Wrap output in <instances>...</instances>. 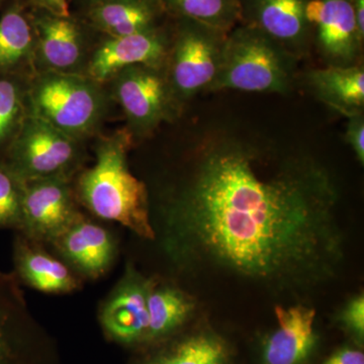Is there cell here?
I'll use <instances>...</instances> for the list:
<instances>
[{"instance_id": "obj_8", "label": "cell", "mask_w": 364, "mask_h": 364, "mask_svg": "<svg viewBox=\"0 0 364 364\" xmlns=\"http://www.w3.org/2000/svg\"><path fill=\"white\" fill-rule=\"evenodd\" d=\"M70 177L25 182L20 233L48 246L82 217Z\"/></svg>"}, {"instance_id": "obj_18", "label": "cell", "mask_w": 364, "mask_h": 364, "mask_svg": "<svg viewBox=\"0 0 364 364\" xmlns=\"http://www.w3.org/2000/svg\"><path fill=\"white\" fill-rule=\"evenodd\" d=\"M35 318L14 272L0 270V364H26Z\"/></svg>"}, {"instance_id": "obj_11", "label": "cell", "mask_w": 364, "mask_h": 364, "mask_svg": "<svg viewBox=\"0 0 364 364\" xmlns=\"http://www.w3.org/2000/svg\"><path fill=\"white\" fill-rule=\"evenodd\" d=\"M47 248L83 282H97L114 268L121 243L111 229L83 215Z\"/></svg>"}, {"instance_id": "obj_17", "label": "cell", "mask_w": 364, "mask_h": 364, "mask_svg": "<svg viewBox=\"0 0 364 364\" xmlns=\"http://www.w3.org/2000/svg\"><path fill=\"white\" fill-rule=\"evenodd\" d=\"M148 289L149 326L143 346L173 336L202 314L200 299L176 280L150 273Z\"/></svg>"}, {"instance_id": "obj_24", "label": "cell", "mask_w": 364, "mask_h": 364, "mask_svg": "<svg viewBox=\"0 0 364 364\" xmlns=\"http://www.w3.org/2000/svg\"><path fill=\"white\" fill-rule=\"evenodd\" d=\"M23 186L9 163L0 161V231L20 230Z\"/></svg>"}, {"instance_id": "obj_27", "label": "cell", "mask_w": 364, "mask_h": 364, "mask_svg": "<svg viewBox=\"0 0 364 364\" xmlns=\"http://www.w3.org/2000/svg\"><path fill=\"white\" fill-rule=\"evenodd\" d=\"M345 140L350 145L354 154L361 165L364 164V114L347 117Z\"/></svg>"}, {"instance_id": "obj_6", "label": "cell", "mask_w": 364, "mask_h": 364, "mask_svg": "<svg viewBox=\"0 0 364 364\" xmlns=\"http://www.w3.org/2000/svg\"><path fill=\"white\" fill-rule=\"evenodd\" d=\"M6 161L23 182L51 177L75 178L82 152L78 140L30 114L23 119Z\"/></svg>"}, {"instance_id": "obj_29", "label": "cell", "mask_w": 364, "mask_h": 364, "mask_svg": "<svg viewBox=\"0 0 364 364\" xmlns=\"http://www.w3.org/2000/svg\"><path fill=\"white\" fill-rule=\"evenodd\" d=\"M35 1L47 13L55 14V16H69L67 0H35Z\"/></svg>"}, {"instance_id": "obj_4", "label": "cell", "mask_w": 364, "mask_h": 364, "mask_svg": "<svg viewBox=\"0 0 364 364\" xmlns=\"http://www.w3.org/2000/svg\"><path fill=\"white\" fill-rule=\"evenodd\" d=\"M30 104L31 114L78 141L97 128L105 112L100 83L72 72L43 73L33 82Z\"/></svg>"}, {"instance_id": "obj_15", "label": "cell", "mask_w": 364, "mask_h": 364, "mask_svg": "<svg viewBox=\"0 0 364 364\" xmlns=\"http://www.w3.org/2000/svg\"><path fill=\"white\" fill-rule=\"evenodd\" d=\"M277 327L261 347L262 364H306L318 344L317 312L311 304H275Z\"/></svg>"}, {"instance_id": "obj_5", "label": "cell", "mask_w": 364, "mask_h": 364, "mask_svg": "<svg viewBox=\"0 0 364 364\" xmlns=\"http://www.w3.org/2000/svg\"><path fill=\"white\" fill-rule=\"evenodd\" d=\"M228 33L181 18L171 38L164 68L181 111L198 93L210 90L221 65Z\"/></svg>"}, {"instance_id": "obj_22", "label": "cell", "mask_w": 364, "mask_h": 364, "mask_svg": "<svg viewBox=\"0 0 364 364\" xmlns=\"http://www.w3.org/2000/svg\"><path fill=\"white\" fill-rule=\"evenodd\" d=\"M163 6L181 18L225 33L240 20V0H163Z\"/></svg>"}, {"instance_id": "obj_31", "label": "cell", "mask_w": 364, "mask_h": 364, "mask_svg": "<svg viewBox=\"0 0 364 364\" xmlns=\"http://www.w3.org/2000/svg\"><path fill=\"white\" fill-rule=\"evenodd\" d=\"M138 1L143 2V4H148V6H151L153 7H156V9H159L163 6V0H138Z\"/></svg>"}, {"instance_id": "obj_2", "label": "cell", "mask_w": 364, "mask_h": 364, "mask_svg": "<svg viewBox=\"0 0 364 364\" xmlns=\"http://www.w3.org/2000/svg\"><path fill=\"white\" fill-rule=\"evenodd\" d=\"M131 133L119 132L98 144L95 161L73 181L76 198L93 218L117 223L143 243L154 239L150 223L149 193L128 163Z\"/></svg>"}, {"instance_id": "obj_21", "label": "cell", "mask_w": 364, "mask_h": 364, "mask_svg": "<svg viewBox=\"0 0 364 364\" xmlns=\"http://www.w3.org/2000/svg\"><path fill=\"white\" fill-rule=\"evenodd\" d=\"M159 9L138 0H93L87 18L111 37L133 35L156 28Z\"/></svg>"}, {"instance_id": "obj_19", "label": "cell", "mask_w": 364, "mask_h": 364, "mask_svg": "<svg viewBox=\"0 0 364 364\" xmlns=\"http://www.w3.org/2000/svg\"><path fill=\"white\" fill-rule=\"evenodd\" d=\"M323 104L349 117L364 114V66L322 67L301 79Z\"/></svg>"}, {"instance_id": "obj_26", "label": "cell", "mask_w": 364, "mask_h": 364, "mask_svg": "<svg viewBox=\"0 0 364 364\" xmlns=\"http://www.w3.org/2000/svg\"><path fill=\"white\" fill-rule=\"evenodd\" d=\"M340 324L345 331L363 343L364 339V294L363 291L351 296L342 306L338 315Z\"/></svg>"}, {"instance_id": "obj_23", "label": "cell", "mask_w": 364, "mask_h": 364, "mask_svg": "<svg viewBox=\"0 0 364 364\" xmlns=\"http://www.w3.org/2000/svg\"><path fill=\"white\" fill-rule=\"evenodd\" d=\"M30 23L18 9H11L0 20V69L9 68L30 56L33 46Z\"/></svg>"}, {"instance_id": "obj_7", "label": "cell", "mask_w": 364, "mask_h": 364, "mask_svg": "<svg viewBox=\"0 0 364 364\" xmlns=\"http://www.w3.org/2000/svg\"><path fill=\"white\" fill-rule=\"evenodd\" d=\"M114 95L123 107L131 131L139 136L153 133L163 122L181 112L163 68L134 65L114 76Z\"/></svg>"}, {"instance_id": "obj_10", "label": "cell", "mask_w": 364, "mask_h": 364, "mask_svg": "<svg viewBox=\"0 0 364 364\" xmlns=\"http://www.w3.org/2000/svg\"><path fill=\"white\" fill-rule=\"evenodd\" d=\"M306 18L312 28L313 47L324 67L363 64L364 37L351 0H308Z\"/></svg>"}, {"instance_id": "obj_3", "label": "cell", "mask_w": 364, "mask_h": 364, "mask_svg": "<svg viewBox=\"0 0 364 364\" xmlns=\"http://www.w3.org/2000/svg\"><path fill=\"white\" fill-rule=\"evenodd\" d=\"M299 60L253 26L228 33L217 77L208 91L289 95L298 82Z\"/></svg>"}, {"instance_id": "obj_13", "label": "cell", "mask_w": 364, "mask_h": 364, "mask_svg": "<svg viewBox=\"0 0 364 364\" xmlns=\"http://www.w3.org/2000/svg\"><path fill=\"white\" fill-rule=\"evenodd\" d=\"M136 364H235L231 342L203 315L173 336L150 345Z\"/></svg>"}, {"instance_id": "obj_30", "label": "cell", "mask_w": 364, "mask_h": 364, "mask_svg": "<svg viewBox=\"0 0 364 364\" xmlns=\"http://www.w3.org/2000/svg\"><path fill=\"white\" fill-rule=\"evenodd\" d=\"M359 33L364 37V0H351Z\"/></svg>"}, {"instance_id": "obj_20", "label": "cell", "mask_w": 364, "mask_h": 364, "mask_svg": "<svg viewBox=\"0 0 364 364\" xmlns=\"http://www.w3.org/2000/svg\"><path fill=\"white\" fill-rule=\"evenodd\" d=\"M35 26L41 58L50 70L70 72L80 63L83 41L75 21L46 11L38 16Z\"/></svg>"}, {"instance_id": "obj_14", "label": "cell", "mask_w": 364, "mask_h": 364, "mask_svg": "<svg viewBox=\"0 0 364 364\" xmlns=\"http://www.w3.org/2000/svg\"><path fill=\"white\" fill-rule=\"evenodd\" d=\"M171 38L158 26L133 35L111 37L93 53L88 77L102 83L134 65L165 68Z\"/></svg>"}, {"instance_id": "obj_16", "label": "cell", "mask_w": 364, "mask_h": 364, "mask_svg": "<svg viewBox=\"0 0 364 364\" xmlns=\"http://www.w3.org/2000/svg\"><path fill=\"white\" fill-rule=\"evenodd\" d=\"M14 274L21 286L46 294L64 296L81 291L85 282L42 244L14 233Z\"/></svg>"}, {"instance_id": "obj_9", "label": "cell", "mask_w": 364, "mask_h": 364, "mask_svg": "<svg viewBox=\"0 0 364 364\" xmlns=\"http://www.w3.org/2000/svg\"><path fill=\"white\" fill-rule=\"evenodd\" d=\"M149 275L127 260L123 274L98 306V322L107 338L127 346H143L149 326Z\"/></svg>"}, {"instance_id": "obj_12", "label": "cell", "mask_w": 364, "mask_h": 364, "mask_svg": "<svg viewBox=\"0 0 364 364\" xmlns=\"http://www.w3.org/2000/svg\"><path fill=\"white\" fill-rule=\"evenodd\" d=\"M308 0H240V20L279 43L299 61L310 56L312 28L306 18Z\"/></svg>"}, {"instance_id": "obj_25", "label": "cell", "mask_w": 364, "mask_h": 364, "mask_svg": "<svg viewBox=\"0 0 364 364\" xmlns=\"http://www.w3.org/2000/svg\"><path fill=\"white\" fill-rule=\"evenodd\" d=\"M20 87L9 79H0V142L13 132L21 109Z\"/></svg>"}, {"instance_id": "obj_1", "label": "cell", "mask_w": 364, "mask_h": 364, "mask_svg": "<svg viewBox=\"0 0 364 364\" xmlns=\"http://www.w3.org/2000/svg\"><path fill=\"white\" fill-rule=\"evenodd\" d=\"M160 263L191 291L229 284L275 304L306 303L347 259L342 193L328 162L298 138L249 121H205L147 184Z\"/></svg>"}, {"instance_id": "obj_28", "label": "cell", "mask_w": 364, "mask_h": 364, "mask_svg": "<svg viewBox=\"0 0 364 364\" xmlns=\"http://www.w3.org/2000/svg\"><path fill=\"white\" fill-rule=\"evenodd\" d=\"M323 364H364L363 351L346 347L333 353Z\"/></svg>"}]
</instances>
